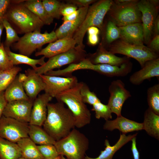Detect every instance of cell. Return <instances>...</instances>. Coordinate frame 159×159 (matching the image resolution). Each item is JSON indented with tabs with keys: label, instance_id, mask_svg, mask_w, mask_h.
Listing matches in <instances>:
<instances>
[{
	"label": "cell",
	"instance_id": "2",
	"mask_svg": "<svg viewBox=\"0 0 159 159\" xmlns=\"http://www.w3.org/2000/svg\"><path fill=\"white\" fill-rule=\"evenodd\" d=\"M83 82H78L73 87L62 92L55 98L57 101L65 104L73 115L75 127H82L90 124L91 114L82 98L80 89Z\"/></svg>",
	"mask_w": 159,
	"mask_h": 159
},
{
	"label": "cell",
	"instance_id": "51",
	"mask_svg": "<svg viewBox=\"0 0 159 159\" xmlns=\"http://www.w3.org/2000/svg\"><path fill=\"white\" fill-rule=\"evenodd\" d=\"M4 28L3 25L2 24H0V45L1 44V39L3 30Z\"/></svg>",
	"mask_w": 159,
	"mask_h": 159
},
{
	"label": "cell",
	"instance_id": "27",
	"mask_svg": "<svg viewBox=\"0 0 159 159\" xmlns=\"http://www.w3.org/2000/svg\"><path fill=\"white\" fill-rule=\"evenodd\" d=\"M28 135L35 144L39 145H54L56 141L41 126L38 125L29 124Z\"/></svg>",
	"mask_w": 159,
	"mask_h": 159
},
{
	"label": "cell",
	"instance_id": "33",
	"mask_svg": "<svg viewBox=\"0 0 159 159\" xmlns=\"http://www.w3.org/2000/svg\"><path fill=\"white\" fill-rule=\"evenodd\" d=\"M147 102L149 108L155 114L159 115V84L149 87L147 91Z\"/></svg>",
	"mask_w": 159,
	"mask_h": 159
},
{
	"label": "cell",
	"instance_id": "42",
	"mask_svg": "<svg viewBox=\"0 0 159 159\" xmlns=\"http://www.w3.org/2000/svg\"><path fill=\"white\" fill-rule=\"evenodd\" d=\"M78 9L77 7L72 4L61 3L60 12L61 15L65 16L72 14Z\"/></svg>",
	"mask_w": 159,
	"mask_h": 159
},
{
	"label": "cell",
	"instance_id": "43",
	"mask_svg": "<svg viewBox=\"0 0 159 159\" xmlns=\"http://www.w3.org/2000/svg\"><path fill=\"white\" fill-rule=\"evenodd\" d=\"M11 0H0V24H2L7 11L10 6Z\"/></svg>",
	"mask_w": 159,
	"mask_h": 159
},
{
	"label": "cell",
	"instance_id": "36",
	"mask_svg": "<svg viewBox=\"0 0 159 159\" xmlns=\"http://www.w3.org/2000/svg\"><path fill=\"white\" fill-rule=\"evenodd\" d=\"M2 24L5 29L6 33V37L5 41L6 47H9L15 42L19 39L17 32L11 26V24L5 17L3 20Z\"/></svg>",
	"mask_w": 159,
	"mask_h": 159
},
{
	"label": "cell",
	"instance_id": "54",
	"mask_svg": "<svg viewBox=\"0 0 159 159\" xmlns=\"http://www.w3.org/2000/svg\"><path fill=\"white\" fill-rule=\"evenodd\" d=\"M18 159H26L23 158L22 157H21L20 158H19Z\"/></svg>",
	"mask_w": 159,
	"mask_h": 159
},
{
	"label": "cell",
	"instance_id": "11",
	"mask_svg": "<svg viewBox=\"0 0 159 159\" xmlns=\"http://www.w3.org/2000/svg\"><path fill=\"white\" fill-rule=\"evenodd\" d=\"M29 124L2 115L0 119V137L16 143L29 137Z\"/></svg>",
	"mask_w": 159,
	"mask_h": 159
},
{
	"label": "cell",
	"instance_id": "31",
	"mask_svg": "<svg viewBox=\"0 0 159 159\" xmlns=\"http://www.w3.org/2000/svg\"><path fill=\"white\" fill-rule=\"evenodd\" d=\"M21 157L16 143L0 137V159H18Z\"/></svg>",
	"mask_w": 159,
	"mask_h": 159
},
{
	"label": "cell",
	"instance_id": "48",
	"mask_svg": "<svg viewBox=\"0 0 159 159\" xmlns=\"http://www.w3.org/2000/svg\"><path fill=\"white\" fill-rule=\"evenodd\" d=\"M137 0H115L113 1L114 4L120 5H126L137 2Z\"/></svg>",
	"mask_w": 159,
	"mask_h": 159
},
{
	"label": "cell",
	"instance_id": "7",
	"mask_svg": "<svg viewBox=\"0 0 159 159\" xmlns=\"http://www.w3.org/2000/svg\"><path fill=\"white\" fill-rule=\"evenodd\" d=\"M57 39L55 32L53 31L49 33L45 32L41 33L35 31L25 34L18 41L11 45L17 50L19 54L29 57L37 49L41 48L44 44L54 42Z\"/></svg>",
	"mask_w": 159,
	"mask_h": 159
},
{
	"label": "cell",
	"instance_id": "39",
	"mask_svg": "<svg viewBox=\"0 0 159 159\" xmlns=\"http://www.w3.org/2000/svg\"><path fill=\"white\" fill-rule=\"evenodd\" d=\"M37 148L44 159H54L60 155L54 145H38Z\"/></svg>",
	"mask_w": 159,
	"mask_h": 159
},
{
	"label": "cell",
	"instance_id": "25",
	"mask_svg": "<svg viewBox=\"0 0 159 159\" xmlns=\"http://www.w3.org/2000/svg\"><path fill=\"white\" fill-rule=\"evenodd\" d=\"M143 129L150 136L157 140L159 139V115L149 108L144 113Z\"/></svg>",
	"mask_w": 159,
	"mask_h": 159
},
{
	"label": "cell",
	"instance_id": "15",
	"mask_svg": "<svg viewBox=\"0 0 159 159\" xmlns=\"http://www.w3.org/2000/svg\"><path fill=\"white\" fill-rule=\"evenodd\" d=\"M52 99L45 93L38 95L34 101L29 124L43 125L47 115L48 105Z\"/></svg>",
	"mask_w": 159,
	"mask_h": 159
},
{
	"label": "cell",
	"instance_id": "23",
	"mask_svg": "<svg viewBox=\"0 0 159 159\" xmlns=\"http://www.w3.org/2000/svg\"><path fill=\"white\" fill-rule=\"evenodd\" d=\"M132 67V64L130 61L120 66L105 64H97L95 71L110 77H123L131 72Z\"/></svg>",
	"mask_w": 159,
	"mask_h": 159
},
{
	"label": "cell",
	"instance_id": "14",
	"mask_svg": "<svg viewBox=\"0 0 159 159\" xmlns=\"http://www.w3.org/2000/svg\"><path fill=\"white\" fill-rule=\"evenodd\" d=\"M33 102L29 99L7 102L3 115L29 124Z\"/></svg>",
	"mask_w": 159,
	"mask_h": 159
},
{
	"label": "cell",
	"instance_id": "4",
	"mask_svg": "<svg viewBox=\"0 0 159 159\" xmlns=\"http://www.w3.org/2000/svg\"><path fill=\"white\" fill-rule=\"evenodd\" d=\"M24 2L16 3L11 2L12 4L7 11L5 17L20 33L26 34L35 31H41L44 24L25 6Z\"/></svg>",
	"mask_w": 159,
	"mask_h": 159
},
{
	"label": "cell",
	"instance_id": "35",
	"mask_svg": "<svg viewBox=\"0 0 159 159\" xmlns=\"http://www.w3.org/2000/svg\"><path fill=\"white\" fill-rule=\"evenodd\" d=\"M92 111L95 112V117L98 119H104L106 121L112 118V111L107 105L102 103L101 101L92 105Z\"/></svg>",
	"mask_w": 159,
	"mask_h": 159
},
{
	"label": "cell",
	"instance_id": "12",
	"mask_svg": "<svg viewBox=\"0 0 159 159\" xmlns=\"http://www.w3.org/2000/svg\"><path fill=\"white\" fill-rule=\"evenodd\" d=\"M44 82L45 93L55 97L61 93L71 89L78 83L76 77L73 75L68 77L53 76L45 74L40 75Z\"/></svg>",
	"mask_w": 159,
	"mask_h": 159
},
{
	"label": "cell",
	"instance_id": "18",
	"mask_svg": "<svg viewBox=\"0 0 159 159\" xmlns=\"http://www.w3.org/2000/svg\"><path fill=\"white\" fill-rule=\"evenodd\" d=\"M159 77V58L146 62L140 70L132 74L129 78L130 82L135 85H139L145 80Z\"/></svg>",
	"mask_w": 159,
	"mask_h": 159
},
{
	"label": "cell",
	"instance_id": "5",
	"mask_svg": "<svg viewBox=\"0 0 159 159\" xmlns=\"http://www.w3.org/2000/svg\"><path fill=\"white\" fill-rule=\"evenodd\" d=\"M54 145L59 154L65 156L67 159H84L89 141L85 135L74 128Z\"/></svg>",
	"mask_w": 159,
	"mask_h": 159
},
{
	"label": "cell",
	"instance_id": "32",
	"mask_svg": "<svg viewBox=\"0 0 159 159\" xmlns=\"http://www.w3.org/2000/svg\"><path fill=\"white\" fill-rule=\"evenodd\" d=\"M21 70V68L18 66L7 70H0V92L5 91Z\"/></svg>",
	"mask_w": 159,
	"mask_h": 159
},
{
	"label": "cell",
	"instance_id": "29",
	"mask_svg": "<svg viewBox=\"0 0 159 159\" xmlns=\"http://www.w3.org/2000/svg\"><path fill=\"white\" fill-rule=\"evenodd\" d=\"M5 48L9 59L14 66L25 64L30 66L35 70L37 67V64L42 66L45 62L44 60L45 57L44 56L38 59H33L24 55L12 52L11 51L9 47Z\"/></svg>",
	"mask_w": 159,
	"mask_h": 159
},
{
	"label": "cell",
	"instance_id": "16",
	"mask_svg": "<svg viewBox=\"0 0 159 159\" xmlns=\"http://www.w3.org/2000/svg\"><path fill=\"white\" fill-rule=\"evenodd\" d=\"M25 72L26 78L22 83L28 97L34 101L39 93L44 90L45 85L40 75L34 69H28Z\"/></svg>",
	"mask_w": 159,
	"mask_h": 159
},
{
	"label": "cell",
	"instance_id": "1",
	"mask_svg": "<svg viewBox=\"0 0 159 159\" xmlns=\"http://www.w3.org/2000/svg\"><path fill=\"white\" fill-rule=\"evenodd\" d=\"M43 126L44 130L57 141L66 136L74 128L75 119L63 102L49 103L47 117Z\"/></svg>",
	"mask_w": 159,
	"mask_h": 159
},
{
	"label": "cell",
	"instance_id": "37",
	"mask_svg": "<svg viewBox=\"0 0 159 159\" xmlns=\"http://www.w3.org/2000/svg\"><path fill=\"white\" fill-rule=\"evenodd\" d=\"M120 38L119 27L110 20L108 22L106 28L105 39L110 44Z\"/></svg>",
	"mask_w": 159,
	"mask_h": 159
},
{
	"label": "cell",
	"instance_id": "40",
	"mask_svg": "<svg viewBox=\"0 0 159 159\" xmlns=\"http://www.w3.org/2000/svg\"><path fill=\"white\" fill-rule=\"evenodd\" d=\"M14 66L9 59L3 44L1 43L0 45V70H9Z\"/></svg>",
	"mask_w": 159,
	"mask_h": 159
},
{
	"label": "cell",
	"instance_id": "9",
	"mask_svg": "<svg viewBox=\"0 0 159 159\" xmlns=\"http://www.w3.org/2000/svg\"><path fill=\"white\" fill-rule=\"evenodd\" d=\"M138 1L123 5H116L113 1L108 11L110 20L118 27L141 22V14L137 5Z\"/></svg>",
	"mask_w": 159,
	"mask_h": 159
},
{
	"label": "cell",
	"instance_id": "50",
	"mask_svg": "<svg viewBox=\"0 0 159 159\" xmlns=\"http://www.w3.org/2000/svg\"><path fill=\"white\" fill-rule=\"evenodd\" d=\"M18 78L19 80L22 83L25 80L26 78V75L25 74L19 73L18 75Z\"/></svg>",
	"mask_w": 159,
	"mask_h": 159
},
{
	"label": "cell",
	"instance_id": "52",
	"mask_svg": "<svg viewBox=\"0 0 159 159\" xmlns=\"http://www.w3.org/2000/svg\"><path fill=\"white\" fill-rule=\"evenodd\" d=\"M60 159H67L65 158L64 156L62 155H60Z\"/></svg>",
	"mask_w": 159,
	"mask_h": 159
},
{
	"label": "cell",
	"instance_id": "44",
	"mask_svg": "<svg viewBox=\"0 0 159 159\" xmlns=\"http://www.w3.org/2000/svg\"><path fill=\"white\" fill-rule=\"evenodd\" d=\"M148 48L158 54L159 52V34L155 35L149 43Z\"/></svg>",
	"mask_w": 159,
	"mask_h": 159
},
{
	"label": "cell",
	"instance_id": "10",
	"mask_svg": "<svg viewBox=\"0 0 159 159\" xmlns=\"http://www.w3.org/2000/svg\"><path fill=\"white\" fill-rule=\"evenodd\" d=\"M159 0H142L139 1L137 5L141 14L144 43L148 44L152 39L153 26L158 15Z\"/></svg>",
	"mask_w": 159,
	"mask_h": 159
},
{
	"label": "cell",
	"instance_id": "6",
	"mask_svg": "<svg viewBox=\"0 0 159 159\" xmlns=\"http://www.w3.org/2000/svg\"><path fill=\"white\" fill-rule=\"evenodd\" d=\"M108 50L115 54H122L135 59L141 68L147 61L159 58L158 54L144 44H131L120 39L110 44Z\"/></svg>",
	"mask_w": 159,
	"mask_h": 159
},
{
	"label": "cell",
	"instance_id": "41",
	"mask_svg": "<svg viewBox=\"0 0 159 159\" xmlns=\"http://www.w3.org/2000/svg\"><path fill=\"white\" fill-rule=\"evenodd\" d=\"M87 32L88 34V40L89 44L92 46L97 44L99 41V29L95 26H92L89 27Z\"/></svg>",
	"mask_w": 159,
	"mask_h": 159
},
{
	"label": "cell",
	"instance_id": "17",
	"mask_svg": "<svg viewBox=\"0 0 159 159\" xmlns=\"http://www.w3.org/2000/svg\"><path fill=\"white\" fill-rule=\"evenodd\" d=\"M76 43L72 37H67L58 39L49 43L46 47L36 52L35 56L43 55L49 58L57 54L68 51L75 47Z\"/></svg>",
	"mask_w": 159,
	"mask_h": 159
},
{
	"label": "cell",
	"instance_id": "46",
	"mask_svg": "<svg viewBox=\"0 0 159 159\" xmlns=\"http://www.w3.org/2000/svg\"><path fill=\"white\" fill-rule=\"evenodd\" d=\"M82 9V7L79 8L72 14L67 16H64L62 18L63 22L72 21L77 19L80 14Z\"/></svg>",
	"mask_w": 159,
	"mask_h": 159
},
{
	"label": "cell",
	"instance_id": "20",
	"mask_svg": "<svg viewBox=\"0 0 159 159\" xmlns=\"http://www.w3.org/2000/svg\"><path fill=\"white\" fill-rule=\"evenodd\" d=\"M104 130L112 131L118 129L122 134L143 130V123L127 119L121 115L113 120H107L104 123Z\"/></svg>",
	"mask_w": 159,
	"mask_h": 159
},
{
	"label": "cell",
	"instance_id": "47",
	"mask_svg": "<svg viewBox=\"0 0 159 159\" xmlns=\"http://www.w3.org/2000/svg\"><path fill=\"white\" fill-rule=\"evenodd\" d=\"M4 96V92H0V119L3 115V112L7 103Z\"/></svg>",
	"mask_w": 159,
	"mask_h": 159
},
{
	"label": "cell",
	"instance_id": "28",
	"mask_svg": "<svg viewBox=\"0 0 159 159\" xmlns=\"http://www.w3.org/2000/svg\"><path fill=\"white\" fill-rule=\"evenodd\" d=\"M4 96L7 102L29 99L25 91L22 83L19 80L17 75L4 91Z\"/></svg>",
	"mask_w": 159,
	"mask_h": 159
},
{
	"label": "cell",
	"instance_id": "22",
	"mask_svg": "<svg viewBox=\"0 0 159 159\" xmlns=\"http://www.w3.org/2000/svg\"><path fill=\"white\" fill-rule=\"evenodd\" d=\"M89 6L82 7L80 14L75 20L63 22L55 32L58 39L67 37H72L83 22Z\"/></svg>",
	"mask_w": 159,
	"mask_h": 159
},
{
	"label": "cell",
	"instance_id": "8",
	"mask_svg": "<svg viewBox=\"0 0 159 159\" xmlns=\"http://www.w3.org/2000/svg\"><path fill=\"white\" fill-rule=\"evenodd\" d=\"M86 56L84 49L75 46L68 51L49 58L44 65L37 67L34 70L39 75L44 74L63 66L78 63L86 58Z\"/></svg>",
	"mask_w": 159,
	"mask_h": 159
},
{
	"label": "cell",
	"instance_id": "24",
	"mask_svg": "<svg viewBox=\"0 0 159 159\" xmlns=\"http://www.w3.org/2000/svg\"><path fill=\"white\" fill-rule=\"evenodd\" d=\"M137 133L126 135L125 134H120V138L117 142L113 145L111 146L108 140L105 141V149L100 152V154L97 157L92 158L85 156L84 159H112L115 153L132 139L136 137Z\"/></svg>",
	"mask_w": 159,
	"mask_h": 159
},
{
	"label": "cell",
	"instance_id": "26",
	"mask_svg": "<svg viewBox=\"0 0 159 159\" xmlns=\"http://www.w3.org/2000/svg\"><path fill=\"white\" fill-rule=\"evenodd\" d=\"M22 157L26 159H44L35 144L29 137L21 139L16 143Z\"/></svg>",
	"mask_w": 159,
	"mask_h": 159
},
{
	"label": "cell",
	"instance_id": "21",
	"mask_svg": "<svg viewBox=\"0 0 159 159\" xmlns=\"http://www.w3.org/2000/svg\"><path fill=\"white\" fill-rule=\"evenodd\" d=\"M120 39L131 44L143 45L144 39L141 22L136 23L119 27Z\"/></svg>",
	"mask_w": 159,
	"mask_h": 159
},
{
	"label": "cell",
	"instance_id": "49",
	"mask_svg": "<svg viewBox=\"0 0 159 159\" xmlns=\"http://www.w3.org/2000/svg\"><path fill=\"white\" fill-rule=\"evenodd\" d=\"M153 34L154 35L159 34V16H157L154 21L153 26Z\"/></svg>",
	"mask_w": 159,
	"mask_h": 159
},
{
	"label": "cell",
	"instance_id": "53",
	"mask_svg": "<svg viewBox=\"0 0 159 159\" xmlns=\"http://www.w3.org/2000/svg\"><path fill=\"white\" fill-rule=\"evenodd\" d=\"M54 159H60V155H59L58 157Z\"/></svg>",
	"mask_w": 159,
	"mask_h": 159
},
{
	"label": "cell",
	"instance_id": "38",
	"mask_svg": "<svg viewBox=\"0 0 159 159\" xmlns=\"http://www.w3.org/2000/svg\"><path fill=\"white\" fill-rule=\"evenodd\" d=\"M80 94L84 102L92 105L101 101L95 93L92 92L87 84L83 82L80 89Z\"/></svg>",
	"mask_w": 159,
	"mask_h": 159
},
{
	"label": "cell",
	"instance_id": "19",
	"mask_svg": "<svg viewBox=\"0 0 159 159\" xmlns=\"http://www.w3.org/2000/svg\"><path fill=\"white\" fill-rule=\"evenodd\" d=\"M96 52L90 54L86 58L94 64H105L120 66L130 61V58L126 56L118 57L101 46Z\"/></svg>",
	"mask_w": 159,
	"mask_h": 159
},
{
	"label": "cell",
	"instance_id": "45",
	"mask_svg": "<svg viewBox=\"0 0 159 159\" xmlns=\"http://www.w3.org/2000/svg\"><path fill=\"white\" fill-rule=\"evenodd\" d=\"M96 1V0H71L67 1L69 3L74 4L77 7L79 6L80 8L89 6L90 4L95 2Z\"/></svg>",
	"mask_w": 159,
	"mask_h": 159
},
{
	"label": "cell",
	"instance_id": "13",
	"mask_svg": "<svg viewBox=\"0 0 159 159\" xmlns=\"http://www.w3.org/2000/svg\"><path fill=\"white\" fill-rule=\"evenodd\" d=\"M108 91L110 96L107 105L112 113L116 114L117 117L120 116L124 103L131 96L130 93L120 80L113 81L109 86Z\"/></svg>",
	"mask_w": 159,
	"mask_h": 159
},
{
	"label": "cell",
	"instance_id": "34",
	"mask_svg": "<svg viewBox=\"0 0 159 159\" xmlns=\"http://www.w3.org/2000/svg\"><path fill=\"white\" fill-rule=\"evenodd\" d=\"M42 2L49 16L53 19H60L61 16L60 12L61 3L59 1L56 0H43Z\"/></svg>",
	"mask_w": 159,
	"mask_h": 159
},
{
	"label": "cell",
	"instance_id": "3",
	"mask_svg": "<svg viewBox=\"0 0 159 159\" xmlns=\"http://www.w3.org/2000/svg\"><path fill=\"white\" fill-rule=\"evenodd\" d=\"M113 3L111 0H101L95 1L89 8L82 24L76 32L72 38L77 46L84 49V37L90 27L95 26L102 30L104 17Z\"/></svg>",
	"mask_w": 159,
	"mask_h": 159
},
{
	"label": "cell",
	"instance_id": "30",
	"mask_svg": "<svg viewBox=\"0 0 159 159\" xmlns=\"http://www.w3.org/2000/svg\"><path fill=\"white\" fill-rule=\"evenodd\" d=\"M24 3L25 6L38 16L44 24L49 25L53 23L54 19L47 14L41 0H25Z\"/></svg>",
	"mask_w": 159,
	"mask_h": 159
}]
</instances>
